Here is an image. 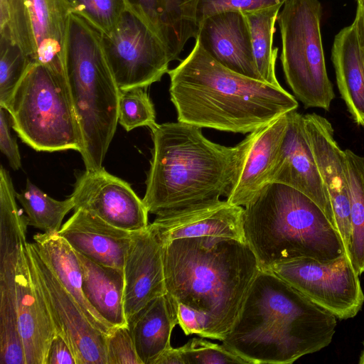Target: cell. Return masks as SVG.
<instances>
[{"label":"cell","instance_id":"7","mask_svg":"<svg viewBox=\"0 0 364 364\" xmlns=\"http://www.w3.org/2000/svg\"><path fill=\"white\" fill-rule=\"evenodd\" d=\"M14 130L38 151L83 149L66 73L32 63L4 107Z\"/></svg>","mask_w":364,"mask_h":364},{"label":"cell","instance_id":"5","mask_svg":"<svg viewBox=\"0 0 364 364\" xmlns=\"http://www.w3.org/2000/svg\"><path fill=\"white\" fill-rule=\"evenodd\" d=\"M243 226L245 241L262 271L284 260L326 262L346 254L338 232L321 208L282 183H268L244 206Z\"/></svg>","mask_w":364,"mask_h":364},{"label":"cell","instance_id":"4","mask_svg":"<svg viewBox=\"0 0 364 364\" xmlns=\"http://www.w3.org/2000/svg\"><path fill=\"white\" fill-rule=\"evenodd\" d=\"M166 295L205 314L210 339L223 341L259 272L247 242L221 237L173 240L164 246Z\"/></svg>","mask_w":364,"mask_h":364},{"label":"cell","instance_id":"25","mask_svg":"<svg viewBox=\"0 0 364 364\" xmlns=\"http://www.w3.org/2000/svg\"><path fill=\"white\" fill-rule=\"evenodd\" d=\"M76 253L82 271V291L88 303L111 326L127 325L123 270L100 264Z\"/></svg>","mask_w":364,"mask_h":364},{"label":"cell","instance_id":"21","mask_svg":"<svg viewBox=\"0 0 364 364\" xmlns=\"http://www.w3.org/2000/svg\"><path fill=\"white\" fill-rule=\"evenodd\" d=\"M58 235L76 252L102 265L123 270L132 233L78 208Z\"/></svg>","mask_w":364,"mask_h":364},{"label":"cell","instance_id":"2","mask_svg":"<svg viewBox=\"0 0 364 364\" xmlns=\"http://www.w3.org/2000/svg\"><path fill=\"white\" fill-rule=\"evenodd\" d=\"M168 74L177 120L200 128L247 134L299 107L282 86L227 68L196 39L188 55Z\"/></svg>","mask_w":364,"mask_h":364},{"label":"cell","instance_id":"13","mask_svg":"<svg viewBox=\"0 0 364 364\" xmlns=\"http://www.w3.org/2000/svg\"><path fill=\"white\" fill-rule=\"evenodd\" d=\"M70 196L74 210L84 209L117 228L134 232L149 225L143 200L129 183L103 166L79 174Z\"/></svg>","mask_w":364,"mask_h":364},{"label":"cell","instance_id":"19","mask_svg":"<svg viewBox=\"0 0 364 364\" xmlns=\"http://www.w3.org/2000/svg\"><path fill=\"white\" fill-rule=\"evenodd\" d=\"M196 39L223 66L262 81L256 67L250 27L244 13L227 11L205 18L199 23Z\"/></svg>","mask_w":364,"mask_h":364},{"label":"cell","instance_id":"39","mask_svg":"<svg viewBox=\"0 0 364 364\" xmlns=\"http://www.w3.org/2000/svg\"><path fill=\"white\" fill-rule=\"evenodd\" d=\"M353 23H354L356 29L362 58L364 63V6L360 4L357 5L355 19Z\"/></svg>","mask_w":364,"mask_h":364},{"label":"cell","instance_id":"36","mask_svg":"<svg viewBox=\"0 0 364 364\" xmlns=\"http://www.w3.org/2000/svg\"><path fill=\"white\" fill-rule=\"evenodd\" d=\"M170 301L175 308L178 325L186 336L197 334L203 338H210V323L205 314L182 303L174 302L171 299Z\"/></svg>","mask_w":364,"mask_h":364},{"label":"cell","instance_id":"35","mask_svg":"<svg viewBox=\"0 0 364 364\" xmlns=\"http://www.w3.org/2000/svg\"><path fill=\"white\" fill-rule=\"evenodd\" d=\"M286 0H199L196 18L199 23L215 14L227 11H239L244 14L274 6H283Z\"/></svg>","mask_w":364,"mask_h":364},{"label":"cell","instance_id":"14","mask_svg":"<svg viewBox=\"0 0 364 364\" xmlns=\"http://www.w3.org/2000/svg\"><path fill=\"white\" fill-rule=\"evenodd\" d=\"M306 137L322 183L331 202L336 228L350 258L351 223L347 159L334 137L331 123L325 117L310 113L304 115Z\"/></svg>","mask_w":364,"mask_h":364},{"label":"cell","instance_id":"17","mask_svg":"<svg viewBox=\"0 0 364 364\" xmlns=\"http://www.w3.org/2000/svg\"><path fill=\"white\" fill-rule=\"evenodd\" d=\"M163 246L173 240L221 237L246 242L244 207L221 200L156 215L151 224Z\"/></svg>","mask_w":364,"mask_h":364},{"label":"cell","instance_id":"10","mask_svg":"<svg viewBox=\"0 0 364 364\" xmlns=\"http://www.w3.org/2000/svg\"><path fill=\"white\" fill-rule=\"evenodd\" d=\"M267 271L338 319L353 318L364 304L360 275L346 254L326 262L309 257L284 260Z\"/></svg>","mask_w":364,"mask_h":364},{"label":"cell","instance_id":"6","mask_svg":"<svg viewBox=\"0 0 364 364\" xmlns=\"http://www.w3.org/2000/svg\"><path fill=\"white\" fill-rule=\"evenodd\" d=\"M65 73L83 136L86 170L102 167L118 124L120 89L105 52L102 33L70 13L65 47Z\"/></svg>","mask_w":364,"mask_h":364},{"label":"cell","instance_id":"31","mask_svg":"<svg viewBox=\"0 0 364 364\" xmlns=\"http://www.w3.org/2000/svg\"><path fill=\"white\" fill-rule=\"evenodd\" d=\"M145 88L120 90L118 123L127 132L139 127L156 125L154 104Z\"/></svg>","mask_w":364,"mask_h":364},{"label":"cell","instance_id":"28","mask_svg":"<svg viewBox=\"0 0 364 364\" xmlns=\"http://www.w3.org/2000/svg\"><path fill=\"white\" fill-rule=\"evenodd\" d=\"M351 223L350 259L359 275L364 273V156L345 150Z\"/></svg>","mask_w":364,"mask_h":364},{"label":"cell","instance_id":"3","mask_svg":"<svg viewBox=\"0 0 364 364\" xmlns=\"http://www.w3.org/2000/svg\"><path fill=\"white\" fill-rule=\"evenodd\" d=\"M202 128L186 122L156 124L143 202L156 215L228 198L247 141L234 146L208 139Z\"/></svg>","mask_w":364,"mask_h":364},{"label":"cell","instance_id":"16","mask_svg":"<svg viewBox=\"0 0 364 364\" xmlns=\"http://www.w3.org/2000/svg\"><path fill=\"white\" fill-rule=\"evenodd\" d=\"M287 117L286 134L272 170L269 183L289 186L309 196L336 228L331 202L306 137L304 115L293 110L287 113Z\"/></svg>","mask_w":364,"mask_h":364},{"label":"cell","instance_id":"43","mask_svg":"<svg viewBox=\"0 0 364 364\" xmlns=\"http://www.w3.org/2000/svg\"><path fill=\"white\" fill-rule=\"evenodd\" d=\"M362 127H364V123H363V124L362 125Z\"/></svg>","mask_w":364,"mask_h":364},{"label":"cell","instance_id":"24","mask_svg":"<svg viewBox=\"0 0 364 364\" xmlns=\"http://www.w3.org/2000/svg\"><path fill=\"white\" fill-rule=\"evenodd\" d=\"M40 255L60 283L80 306L90 322L106 336L111 326L92 307L82 291V276L76 252L58 233H38L33 236Z\"/></svg>","mask_w":364,"mask_h":364},{"label":"cell","instance_id":"32","mask_svg":"<svg viewBox=\"0 0 364 364\" xmlns=\"http://www.w3.org/2000/svg\"><path fill=\"white\" fill-rule=\"evenodd\" d=\"M70 13L85 18L102 34L110 32L127 9L126 0H66Z\"/></svg>","mask_w":364,"mask_h":364},{"label":"cell","instance_id":"30","mask_svg":"<svg viewBox=\"0 0 364 364\" xmlns=\"http://www.w3.org/2000/svg\"><path fill=\"white\" fill-rule=\"evenodd\" d=\"M0 107L9 102L32 64L6 31H0Z\"/></svg>","mask_w":364,"mask_h":364},{"label":"cell","instance_id":"34","mask_svg":"<svg viewBox=\"0 0 364 364\" xmlns=\"http://www.w3.org/2000/svg\"><path fill=\"white\" fill-rule=\"evenodd\" d=\"M107 364H142L129 326H116L106 336Z\"/></svg>","mask_w":364,"mask_h":364},{"label":"cell","instance_id":"18","mask_svg":"<svg viewBox=\"0 0 364 364\" xmlns=\"http://www.w3.org/2000/svg\"><path fill=\"white\" fill-rule=\"evenodd\" d=\"M26 245L21 249L16 271L19 332L26 364H46L56 331L32 269Z\"/></svg>","mask_w":364,"mask_h":364},{"label":"cell","instance_id":"11","mask_svg":"<svg viewBox=\"0 0 364 364\" xmlns=\"http://www.w3.org/2000/svg\"><path fill=\"white\" fill-rule=\"evenodd\" d=\"M102 36L110 68L121 90L146 88L168 73L171 61L165 47L131 9H127L116 26Z\"/></svg>","mask_w":364,"mask_h":364},{"label":"cell","instance_id":"33","mask_svg":"<svg viewBox=\"0 0 364 364\" xmlns=\"http://www.w3.org/2000/svg\"><path fill=\"white\" fill-rule=\"evenodd\" d=\"M183 364H248L223 344L193 338L178 347Z\"/></svg>","mask_w":364,"mask_h":364},{"label":"cell","instance_id":"26","mask_svg":"<svg viewBox=\"0 0 364 364\" xmlns=\"http://www.w3.org/2000/svg\"><path fill=\"white\" fill-rule=\"evenodd\" d=\"M176 325V312L166 294L151 301L127 323L142 364H154L171 346Z\"/></svg>","mask_w":364,"mask_h":364},{"label":"cell","instance_id":"41","mask_svg":"<svg viewBox=\"0 0 364 364\" xmlns=\"http://www.w3.org/2000/svg\"><path fill=\"white\" fill-rule=\"evenodd\" d=\"M360 364H364V342H363V349L361 352V354L360 355V360H359Z\"/></svg>","mask_w":364,"mask_h":364},{"label":"cell","instance_id":"20","mask_svg":"<svg viewBox=\"0 0 364 364\" xmlns=\"http://www.w3.org/2000/svg\"><path fill=\"white\" fill-rule=\"evenodd\" d=\"M288 124L287 113L247 136V146L226 200L244 207L268 183Z\"/></svg>","mask_w":364,"mask_h":364},{"label":"cell","instance_id":"23","mask_svg":"<svg viewBox=\"0 0 364 364\" xmlns=\"http://www.w3.org/2000/svg\"><path fill=\"white\" fill-rule=\"evenodd\" d=\"M331 60L341 97L354 122L362 126L364 123V63L353 23L336 35Z\"/></svg>","mask_w":364,"mask_h":364},{"label":"cell","instance_id":"9","mask_svg":"<svg viewBox=\"0 0 364 364\" xmlns=\"http://www.w3.org/2000/svg\"><path fill=\"white\" fill-rule=\"evenodd\" d=\"M70 10L66 0H0V31H6L32 63L65 73Z\"/></svg>","mask_w":364,"mask_h":364},{"label":"cell","instance_id":"37","mask_svg":"<svg viewBox=\"0 0 364 364\" xmlns=\"http://www.w3.org/2000/svg\"><path fill=\"white\" fill-rule=\"evenodd\" d=\"M8 114L6 109L0 107V150L10 166L16 171L21 166V159L16 141L10 132Z\"/></svg>","mask_w":364,"mask_h":364},{"label":"cell","instance_id":"12","mask_svg":"<svg viewBox=\"0 0 364 364\" xmlns=\"http://www.w3.org/2000/svg\"><path fill=\"white\" fill-rule=\"evenodd\" d=\"M31 264L49 310L56 333L71 348L76 364H107L106 335L87 318L38 252L27 242Z\"/></svg>","mask_w":364,"mask_h":364},{"label":"cell","instance_id":"40","mask_svg":"<svg viewBox=\"0 0 364 364\" xmlns=\"http://www.w3.org/2000/svg\"><path fill=\"white\" fill-rule=\"evenodd\" d=\"M154 364H183L178 347L171 346L167 348L159 356Z\"/></svg>","mask_w":364,"mask_h":364},{"label":"cell","instance_id":"27","mask_svg":"<svg viewBox=\"0 0 364 364\" xmlns=\"http://www.w3.org/2000/svg\"><path fill=\"white\" fill-rule=\"evenodd\" d=\"M277 5L245 13L251 36L253 55L256 67L263 82L281 86L275 72L278 48H273L275 23L280 9Z\"/></svg>","mask_w":364,"mask_h":364},{"label":"cell","instance_id":"29","mask_svg":"<svg viewBox=\"0 0 364 364\" xmlns=\"http://www.w3.org/2000/svg\"><path fill=\"white\" fill-rule=\"evenodd\" d=\"M16 199L26 213L28 225L48 234L58 232L64 217L75 206L71 196L64 200H55L28 178L25 188L16 193Z\"/></svg>","mask_w":364,"mask_h":364},{"label":"cell","instance_id":"1","mask_svg":"<svg viewBox=\"0 0 364 364\" xmlns=\"http://www.w3.org/2000/svg\"><path fill=\"white\" fill-rule=\"evenodd\" d=\"M336 318L273 272L259 270L222 344L248 364H291L328 346Z\"/></svg>","mask_w":364,"mask_h":364},{"label":"cell","instance_id":"38","mask_svg":"<svg viewBox=\"0 0 364 364\" xmlns=\"http://www.w3.org/2000/svg\"><path fill=\"white\" fill-rule=\"evenodd\" d=\"M46 364H76L71 348L59 333H56L51 341Z\"/></svg>","mask_w":364,"mask_h":364},{"label":"cell","instance_id":"8","mask_svg":"<svg viewBox=\"0 0 364 364\" xmlns=\"http://www.w3.org/2000/svg\"><path fill=\"white\" fill-rule=\"evenodd\" d=\"M318 0H286L277 16L286 81L306 108L329 110L335 95L328 78Z\"/></svg>","mask_w":364,"mask_h":364},{"label":"cell","instance_id":"42","mask_svg":"<svg viewBox=\"0 0 364 364\" xmlns=\"http://www.w3.org/2000/svg\"><path fill=\"white\" fill-rule=\"evenodd\" d=\"M358 4L364 6V0H356Z\"/></svg>","mask_w":364,"mask_h":364},{"label":"cell","instance_id":"22","mask_svg":"<svg viewBox=\"0 0 364 364\" xmlns=\"http://www.w3.org/2000/svg\"><path fill=\"white\" fill-rule=\"evenodd\" d=\"M199 0H126L127 9L139 16L165 47L171 61L186 42L196 38Z\"/></svg>","mask_w":364,"mask_h":364},{"label":"cell","instance_id":"15","mask_svg":"<svg viewBox=\"0 0 364 364\" xmlns=\"http://www.w3.org/2000/svg\"><path fill=\"white\" fill-rule=\"evenodd\" d=\"M164 246L149 224L132 233L124 263V307L127 323L147 304L165 295Z\"/></svg>","mask_w":364,"mask_h":364}]
</instances>
